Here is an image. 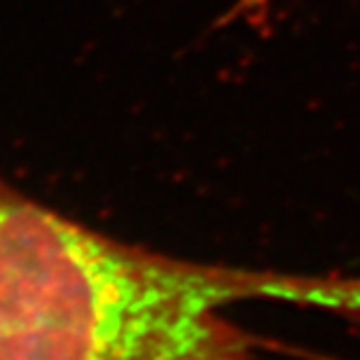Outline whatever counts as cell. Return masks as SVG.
<instances>
[{
  "label": "cell",
  "instance_id": "obj_2",
  "mask_svg": "<svg viewBox=\"0 0 360 360\" xmlns=\"http://www.w3.org/2000/svg\"><path fill=\"white\" fill-rule=\"evenodd\" d=\"M276 0H236L225 14L222 24H260Z\"/></svg>",
  "mask_w": 360,
  "mask_h": 360
},
{
  "label": "cell",
  "instance_id": "obj_1",
  "mask_svg": "<svg viewBox=\"0 0 360 360\" xmlns=\"http://www.w3.org/2000/svg\"><path fill=\"white\" fill-rule=\"evenodd\" d=\"M243 302L360 321V276L176 257L84 225L0 171V360H267L225 314Z\"/></svg>",
  "mask_w": 360,
  "mask_h": 360
}]
</instances>
